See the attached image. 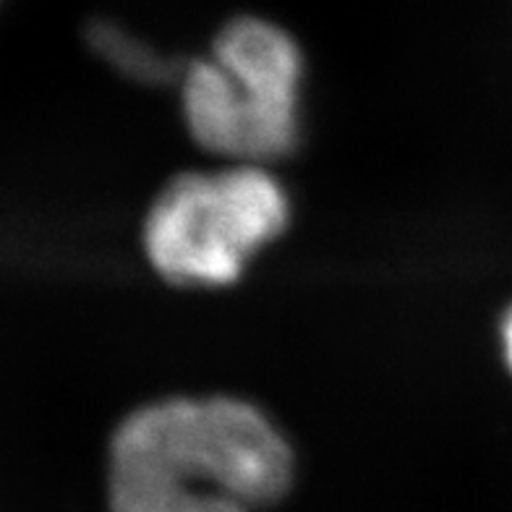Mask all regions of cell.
Returning a JSON list of instances; mask_svg holds the SVG:
<instances>
[{
  "label": "cell",
  "mask_w": 512,
  "mask_h": 512,
  "mask_svg": "<svg viewBox=\"0 0 512 512\" xmlns=\"http://www.w3.org/2000/svg\"><path fill=\"white\" fill-rule=\"evenodd\" d=\"M293 481L285 437L236 398L144 405L110 445L113 512H254Z\"/></svg>",
  "instance_id": "6da1fadb"
},
{
  "label": "cell",
  "mask_w": 512,
  "mask_h": 512,
  "mask_svg": "<svg viewBox=\"0 0 512 512\" xmlns=\"http://www.w3.org/2000/svg\"><path fill=\"white\" fill-rule=\"evenodd\" d=\"M178 84L189 134L209 152L262 165L296 149L304 55L275 21H228L207 58L183 66Z\"/></svg>",
  "instance_id": "7a4b0ae2"
},
{
  "label": "cell",
  "mask_w": 512,
  "mask_h": 512,
  "mask_svg": "<svg viewBox=\"0 0 512 512\" xmlns=\"http://www.w3.org/2000/svg\"><path fill=\"white\" fill-rule=\"evenodd\" d=\"M290 202L262 165L186 173L160 191L144 220V251L176 285L236 283L254 254L285 230Z\"/></svg>",
  "instance_id": "3957f363"
},
{
  "label": "cell",
  "mask_w": 512,
  "mask_h": 512,
  "mask_svg": "<svg viewBox=\"0 0 512 512\" xmlns=\"http://www.w3.org/2000/svg\"><path fill=\"white\" fill-rule=\"evenodd\" d=\"M89 42L115 71L142 84H165L178 79L183 71L178 63L168 61L165 55L149 48L147 42L136 40L134 34L123 32L115 24H95L89 29Z\"/></svg>",
  "instance_id": "277c9868"
},
{
  "label": "cell",
  "mask_w": 512,
  "mask_h": 512,
  "mask_svg": "<svg viewBox=\"0 0 512 512\" xmlns=\"http://www.w3.org/2000/svg\"><path fill=\"white\" fill-rule=\"evenodd\" d=\"M502 345H505V358L512 369V309L507 311L505 322H502Z\"/></svg>",
  "instance_id": "5b68a950"
}]
</instances>
